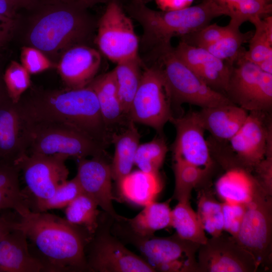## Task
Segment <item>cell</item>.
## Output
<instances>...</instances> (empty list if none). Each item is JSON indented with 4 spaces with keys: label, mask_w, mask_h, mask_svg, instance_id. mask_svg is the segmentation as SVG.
I'll return each mask as SVG.
<instances>
[{
    "label": "cell",
    "mask_w": 272,
    "mask_h": 272,
    "mask_svg": "<svg viewBox=\"0 0 272 272\" xmlns=\"http://www.w3.org/2000/svg\"><path fill=\"white\" fill-rule=\"evenodd\" d=\"M248 112L233 104L201 108L197 113L212 139L219 143L229 141L246 120Z\"/></svg>",
    "instance_id": "cell-22"
},
{
    "label": "cell",
    "mask_w": 272,
    "mask_h": 272,
    "mask_svg": "<svg viewBox=\"0 0 272 272\" xmlns=\"http://www.w3.org/2000/svg\"><path fill=\"white\" fill-rule=\"evenodd\" d=\"M250 22L255 31L248 41V50L244 49L242 56L263 72L272 74V17L256 18Z\"/></svg>",
    "instance_id": "cell-27"
},
{
    "label": "cell",
    "mask_w": 272,
    "mask_h": 272,
    "mask_svg": "<svg viewBox=\"0 0 272 272\" xmlns=\"http://www.w3.org/2000/svg\"><path fill=\"white\" fill-rule=\"evenodd\" d=\"M172 104L162 70L154 61L142 72L128 113L129 120L149 126L161 134L166 123L173 118Z\"/></svg>",
    "instance_id": "cell-7"
},
{
    "label": "cell",
    "mask_w": 272,
    "mask_h": 272,
    "mask_svg": "<svg viewBox=\"0 0 272 272\" xmlns=\"http://www.w3.org/2000/svg\"><path fill=\"white\" fill-rule=\"evenodd\" d=\"M149 1V0H132L131 2L135 4H146Z\"/></svg>",
    "instance_id": "cell-50"
},
{
    "label": "cell",
    "mask_w": 272,
    "mask_h": 272,
    "mask_svg": "<svg viewBox=\"0 0 272 272\" xmlns=\"http://www.w3.org/2000/svg\"><path fill=\"white\" fill-rule=\"evenodd\" d=\"M14 26V19L0 14V46L7 39Z\"/></svg>",
    "instance_id": "cell-44"
},
{
    "label": "cell",
    "mask_w": 272,
    "mask_h": 272,
    "mask_svg": "<svg viewBox=\"0 0 272 272\" xmlns=\"http://www.w3.org/2000/svg\"><path fill=\"white\" fill-rule=\"evenodd\" d=\"M6 93V90H3V88L2 86V83H1V81L0 80V98L3 96L4 94H5Z\"/></svg>",
    "instance_id": "cell-51"
},
{
    "label": "cell",
    "mask_w": 272,
    "mask_h": 272,
    "mask_svg": "<svg viewBox=\"0 0 272 272\" xmlns=\"http://www.w3.org/2000/svg\"><path fill=\"white\" fill-rule=\"evenodd\" d=\"M101 63L99 51L88 46L79 45L64 53L57 70L69 88L80 89L87 87L96 77Z\"/></svg>",
    "instance_id": "cell-19"
},
{
    "label": "cell",
    "mask_w": 272,
    "mask_h": 272,
    "mask_svg": "<svg viewBox=\"0 0 272 272\" xmlns=\"http://www.w3.org/2000/svg\"><path fill=\"white\" fill-rule=\"evenodd\" d=\"M228 24L221 26L209 24L202 28L181 37V41L192 46L206 48L218 41L230 29Z\"/></svg>",
    "instance_id": "cell-40"
},
{
    "label": "cell",
    "mask_w": 272,
    "mask_h": 272,
    "mask_svg": "<svg viewBox=\"0 0 272 272\" xmlns=\"http://www.w3.org/2000/svg\"><path fill=\"white\" fill-rule=\"evenodd\" d=\"M155 271H189L198 269L193 254L200 245L180 238L177 234L169 237L154 235L142 237L132 232L125 233Z\"/></svg>",
    "instance_id": "cell-9"
},
{
    "label": "cell",
    "mask_w": 272,
    "mask_h": 272,
    "mask_svg": "<svg viewBox=\"0 0 272 272\" xmlns=\"http://www.w3.org/2000/svg\"><path fill=\"white\" fill-rule=\"evenodd\" d=\"M262 189L246 205L241 224L235 240L250 253L258 263L270 255L271 213L270 200Z\"/></svg>",
    "instance_id": "cell-14"
},
{
    "label": "cell",
    "mask_w": 272,
    "mask_h": 272,
    "mask_svg": "<svg viewBox=\"0 0 272 272\" xmlns=\"http://www.w3.org/2000/svg\"><path fill=\"white\" fill-rule=\"evenodd\" d=\"M268 3H271V0H264Z\"/></svg>",
    "instance_id": "cell-52"
},
{
    "label": "cell",
    "mask_w": 272,
    "mask_h": 272,
    "mask_svg": "<svg viewBox=\"0 0 272 272\" xmlns=\"http://www.w3.org/2000/svg\"><path fill=\"white\" fill-rule=\"evenodd\" d=\"M134 123L130 120L126 129L111 134V143L114 145V153L110 168L112 179L116 182L129 173L134 165L141 135Z\"/></svg>",
    "instance_id": "cell-25"
},
{
    "label": "cell",
    "mask_w": 272,
    "mask_h": 272,
    "mask_svg": "<svg viewBox=\"0 0 272 272\" xmlns=\"http://www.w3.org/2000/svg\"><path fill=\"white\" fill-rule=\"evenodd\" d=\"M26 125L17 104L0 98V159L12 162L25 150Z\"/></svg>",
    "instance_id": "cell-20"
},
{
    "label": "cell",
    "mask_w": 272,
    "mask_h": 272,
    "mask_svg": "<svg viewBox=\"0 0 272 272\" xmlns=\"http://www.w3.org/2000/svg\"><path fill=\"white\" fill-rule=\"evenodd\" d=\"M173 50L208 86L225 95L233 65L216 57L203 48L192 46L181 41L173 47Z\"/></svg>",
    "instance_id": "cell-18"
},
{
    "label": "cell",
    "mask_w": 272,
    "mask_h": 272,
    "mask_svg": "<svg viewBox=\"0 0 272 272\" xmlns=\"http://www.w3.org/2000/svg\"><path fill=\"white\" fill-rule=\"evenodd\" d=\"M155 1L161 11H168L189 7L193 0H155Z\"/></svg>",
    "instance_id": "cell-43"
},
{
    "label": "cell",
    "mask_w": 272,
    "mask_h": 272,
    "mask_svg": "<svg viewBox=\"0 0 272 272\" xmlns=\"http://www.w3.org/2000/svg\"><path fill=\"white\" fill-rule=\"evenodd\" d=\"M178 201L171 213V226L176 234L182 239L200 245L205 244L208 239L189 200Z\"/></svg>",
    "instance_id": "cell-31"
},
{
    "label": "cell",
    "mask_w": 272,
    "mask_h": 272,
    "mask_svg": "<svg viewBox=\"0 0 272 272\" xmlns=\"http://www.w3.org/2000/svg\"><path fill=\"white\" fill-rule=\"evenodd\" d=\"M153 57L162 70L172 103H187L201 108L232 103L224 94L212 89L193 73L176 56L171 45Z\"/></svg>",
    "instance_id": "cell-5"
},
{
    "label": "cell",
    "mask_w": 272,
    "mask_h": 272,
    "mask_svg": "<svg viewBox=\"0 0 272 272\" xmlns=\"http://www.w3.org/2000/svg\"><path fill=\"white\" fill-rule=\"evenodd\" d=\"M83 191L75 176L61 183L50 197L35 202V210L38 212H47L51 210L66 208Z\"/></svg>",
    "instance_id": "cell-39"
},
{
    "label": "cell",
    "mask_w": 272,
    "mask_h": 272,
    "mask_svg": "<svg viewBox=\"0 0 272 272\" xmlns=\"http://www.w3.org/2000/svg\"><path fill=\"white\" fill-rule=\"evenodd\" d=\"M50 1H54V3H64V4H77L80 0H49Z\"/></svg>",
    "instance_id": "cell-49"
},
{
    "label": "cell",
    "mask_w": 272,
    "mask_h": 272,
    "mask_svg": "<svg viewBox=\"0 0 272 272\" xmlns=\"http://www.w3.org/2000/svg\"><path fill=\"white\" fill-rule=\"evenodd\" d=\"M176 129V138L172 149L174 159H181L195 166L211 170L214 160L206 131L197 112L173 117L170 120Z\"/></svg>",
    "instance_id": "cell-16"
},
{
    "label": "cell",
    "mask_w": 272,
    "mask_h": 272,
    "mask_svg": "<svg viewBox=\"0 0 272 272\" xmlns=\"http://www.w3.org/2000/svg\"><path fill=\"white\" fill-rule=\"evenodd\" d=\"M168 149L163 137L140 144L137 149L134 164L139 170L146 172L158 173L163 164Z\"/></svg>",
    "instance_id": "cell-37"
},
{
    "label": "cell",
    "mask_w": 272,
    "mask_h": 272,
    "mask_svg": "<svg viewBox=\"0 0 272 272\" xmlns=\"http://www.w3.org/2000/svg\"><path fill=\"white\" fill-rule=\"evenodd\" d=\"M25 122V152L27 154L78 160L106 155L105 148L70 126L54 122Z\"/></svg>",
    "instance_id": "cell-4"
},
{
    "label": "cell",
    "mask_w": 272,
    "mask_h": 272,
    "mask_svg": "<svg viewBox=\"0 0 272 272\" xmlns=\"http://www.w3.org/2000/svg\"><path fill=\"white\" fill-rule=\"evenodd\" d=\"M264 187L244 167L231 166L216 183V191L224 202L247 205Z\"/></svg>",
    "instance_id": "cell-23"
},
{
    "label": "cell",
    "mask_w": 272,
    "mask_h": 272,
    "mask_svg": "<svg viewBox=\"0 0 272 272\" xmlns=\"http://www.w3.org/2000/svg\"><path fill=\"white\" fill-rule=\"evenodd\" d=\"M143 62L139 55L116 63L112 70L118 96L126 115L141 83Z\"/></svg>",
    "instance_id": "cell-30"
},
{
    "label": "cell",
    "mask_w": 272,
    "mask_h": 272,
    "mask_svg": "<svg viewBox=\"0 0 272 272\" xmlns=\"http://www.w3.org/2000/svg\"><path fill=\"white\" fill-rule=\"evenodd\" d=\"M17 222H13L0 217V240L8 233L16 228Z\"/></svg>",
    "instance_id": "cell-46"
},
{
    "label": "cell",
    "mask_w": 272,
    "mask_h": 272,
    "mask_svg": "<svg viewBox=\"0 0 272 272\" xmlns=\"http://www.w3.org/2000/svg\"><path fill=\"white\" fill-rule=\"evenodd\" d=\"M113 1L118 0H80L77 4L80 7L87 9L94 5L100 3H109Z\"/></svg>",
    "instance_id": "cell-48"
},
{
    "label": "cell",
    "mask_w": 272,
    "mask_h": 272,
    "mask_svg": "<svg viewBox=\"0 0 272 272\" xmlns=\"http://www.w3.org/2000/svg\"><path fill=\"white\" fill-rule=\"evenodd\" d=\"M20 172L14 162L0 159V211L12 209L21 217L31 209L29 196L20 188Z\"/></svg>",
    "instance_id": "cell-26"
},
{
    "label": "cell",
    "mask_w": 272,
    "mask_h": 272,
    "mask_svg": "<svg viewBox=\"0 0 272 272\" xmlns=\"http://www.w3.org/2000/svg\"><path fill=\"white\" fill-rule=\"evenodd\" d=\"M27 122H54L70 126L104 148L111 143L96 95L87 86L46 93L17 103Z\"/></svg>",
    "instance_id": "cell-1"
},
{
    "label": "cell",
    "mask_w": 272,
    "mask_h": 272,
    "mask_svg": "<svg viewBox=\"0 0 272 272\" xmlns=\"http://www.w3.org/2000/svg\"><path fill=\"white\" fill-rule=\"evenodd\" d=\"M119 192L126 201L144 207L155 201L163 188L159 173L131 171L117 182Z\"/></svg>",
    "instance_id": "cell-24"
},
{
    "label": "cell",
    "mask_w": 272,
    "mask_h": 272,
    "mask_svg": "<svg viewBox=\"0 0 272 272\" xmlns=\"http://www.w3.org/2000/svg\"><path fill=\"white\" fill-rule=\"evenodd\" d=\"M201 225L205 231L212 237H217L224 231L222 204L218 202L209 193L199 194L196 212Z\"/></svg>",
    "instance_id": "cell-36"
},
{
    "label": "cell",
    "mask_w": 272,
    "mask_h": 272,
    "mask_svg": "<svg viewBox=\"0 0 272 272\" xmlns=\"http://www.w3.org/2000/svg\"><path fill=\"white\" fill-rule=\"evenodd\" d=\"M175 188L173 197L178 201L189 200L192 189L207 177L210 170L174 159Z\"/></svg>",
    "instance_id": "cell-34"
},
{
    "label": "cell",
    "mask_w": 272,
    "mask_h": 272,
    "mask_svg": "<svg viewBox=\"0 0 272 272\" xmlns=\"http://www.w3.org/2000/svg\"><path fill=\"white\" fill-rule=\"evenodd\" d=\"M244 49L234 63L236 65L232 68L225 95L232 103L248 112H270L272 74L243 58Z\"/></svg>",
    "instance_id": "cell-8"
},
{
    "label": "cell",
    "mask_w": 272,
    "mask_h": 272,
    "mask_svg": "<svg viewBox=\"0 0 272 272\" xmlns=\"http://www.w3.org/2000/svg\"><path fill=\"white\" fill-rule=\"evenodd\" d=\"M67 159L59 156L22 154L14 164L22 172L27 189L38 201L53 195L57 187L67 180Z\"/></svg>",
    "instance_id": "cell-13"
},
{
    "label": "cell",
    "mask_w": 272,
    "mask_h": 272,
    "mask_svg": "<svg viewBox=\"0 0 272 272\" xmlns=\"http://www.w3.org/2000/svg\"><path fill=\"white\" fill-rule=\"evenodd\" d=\"M98 207L93 198L83 192L64 208L65 219L93 235L99 223Z\"/></svg>",
    "instance_id": "cell-32"
},
{
    "label": "cell",
    "mask_w": 272,
    "mask_h": 272,
    "mask_svg": "<svg viewBox=\"0 0 272 272\" xmlns=\"http://www.w3.org/2000/svg\"><path fill=\"white\" fill-rule=\"evenodd\" d=\"M88 86L96 95L107 127L121 122L126 114L118 96L112 71L95 77Z\"/></svg>",
    "instance_id": "cell-28"
},
{
    "label": "cell",
    "mask_w": 272,
    "mask_h": 272,
    "mask_svg": "<svg viewBox=\"0 0 272 272\" xmlns=\"http://www.w3.org/2000/svg\"><path fill=\"white\" fill-rule=\"evenodd\" d=\"M133 26L118 1L108 3L95 40L100 52L116 63L138 55L139 41Z\"/></svg>",
    "instance_id": "cell-10"
},
{
    "label": "cell",
    "mask_w": 272,
    "mask_h": 272,
    "mask_svg": "<svg viewBox=\"0 0 272 272\" xmlns=\"http://www.w3.org/2000/svg\"><path fill=\"white\" fill-rule=\"evenodd\" d=\"M237 165L250 170L267 156L272 155V124L270 112H249L243 124L227 142Z\"/></svg>",
    "instance_id": "cell-12"
},
{
    "label": "cell",
    "mask_w": 272,
    "mask_h": 272,
    "mask_svg": "<svg viewBox=\"0 0 272 272\" xmlns=\"http://www.w3.org/2000/svg\"><path fill=\"white\" fill-rule=\"evenodd\" d=\"M78 160L76 177L83 191L93 198L116 222L125 221L126 218L118 215L113 206L110 164L105 157L97 156Z\"/></svg>",
    "instance_id": "cell-17"
},
{
    "label": "cell",
    "mask_w": 272,
    "mask_h": 272,
    "mask_svg": "<svg viewBox=\"0 0 272 272\" xmlns=\"http://www.w3.org/2000/svg\"><path fill=\"white\" fill-rule=\"evenodd\" d=\"M169 201H154L144 207L143 210L132 219H127L131 232L142 237L154 235L158 230L171 226Z\"/></svg>",
    "instance_id": "cell-29"
},
{
    "label": "cell",
    "mask_w": 272,
    "mask_h": 272,
    "mask_svg": "<svg viewBox=\"0 0 272 272\" xmlns=\"http://www.w3.org/2000/svg\"><path fill=\"white\" fill-rule=\"evenodd\" d=\"M49 272L88 271L85 249L91 238L84 228L47 212L30 210L17 222Z\"/></svg>",
    "instance_id": "cell-2"
},
{
    "label": "cell",
    "mask_w": 272,
    "mask_h": 272,
    "mask_svg": "<svg viewBox=\"0 0 272 272\" xmlns=\"http://www.w3.org/2000/svg\"><path fill=\"white\" fill-rule=\"evenodd\" d=\"M226 9L229 13L231 26L239 28L246 21L271 14V3L264 0H211Z\"/></svg>",
    "instance_id": "cell-33"
},
{
    "label": "cell",
    "mask_w": 272,
    "mask_h": 272,
    "mask_svg": "<svg viewBox=\"0 0 272 272\" xmlns=\"http://www.w3.org/2000/svg\"><path fill=\"white\" fill-rule=\"evenodd\" d=\"M3 79L8 96L15 104L20 101L31 85L29 73L21 63L14 60L6 68Z\"/></svg>",
    "instance_id": "cell-38"
},
{
    "label": "cell",
    "mask_w": 272,
    "mask_h": 272,
    "mask_svg": "<svg viewBox=\"0 0 272 272\" xmlns=\"http://www.w3.org/2000/svg\"><path fill=\"white\" fill-rule=\"evenodd\" d=\"M222 211L224 231L235 238L239 230L245 214L246 205L223 202Z\"/></svg>",
    "instance_id": "cell-42"
},
{
    "label": "cell",
    "mask_w": 272,
    "mask_h": 272,
    "mask_svg": "<svg viewBox=\"0 0 272 272\" xmlns=\"http://www.w3.org/2000/svg\"><path fill=\"white\" fill-rule=\"evenodd\" d=\"M21 64L30 74L44 72L52 66L49 59L36 48L23 47L20 54Z\"/></svg>",
    "instance_id": "cell-41"
},
{
    "label": "cell",
    "mask_w": 272,
    "mask_h": 272,
    "mask_svg": "<svg viewBox=\"0 0 272 272\" xmlns=\"http://www.w3.org/2000/svg\"><path fill=\"white\" fill-rule=\"evenodd\" d=\"M126 9L130 17L141 25V45L151 54L171 45L173 37H181L210 24L216 17L229 15L226 9L211 0L168 11L154 10L146 4L132 2Z\"/></svg>",
    "instance_id": "cell-3"
},
{
    "label": "cell",
    "mask_w": 272,
    "mask_h": 272,
    "mask_svg": "<svg viewBox=\"0 0 272 272\" xmlns=\"http://www.w3.org/2000/svg\"><path fill=\"white\" fill-rule=\"evenodd\" d=\"M85 9L77 4L64 3L45 8L30 33L31 43L41 51L50 52L84 38L89 29Z\"/></svg>",
    "instance_id": "cell-6"
},
{
    "label": "cell",
    "mask_w": 272,
    "mask_h": 272,
    "mask_svg": "<svg viewBox=\"0 0 272 272\" xmlns=\"http://www.w3.org/2000/svg\"><path fill=\"white\" fill-rule=\"evenodd\" d=\"M43 271H47L46 266L31 254L21 230L16 228L0 240V272Z\"/></svg>",
    "instance_id": "cell-21"
},
{
    "label": "cell",
    "mask_w": 272,
    "mask_h": 272,
    "mask_svg": "<svg viewBox=\"0 0 272 272\" xmlns=\"http://www.w3.org/2000/svg\"><path fill=\"white\" fill-rule=\"evenodd\" d=\"M88 271L154 272L143 258L127 249L110 233V226L99 225L86 245Z\"/></svg>",
    "instance_id": "cell-11"
},
{
    "label": "cell",
    "mask_w": 272,
    "mask_h": 272,
    "mask_svg": "<svg viewBox=\"0 0 272 272\" xmlns=\"http://www.w3.org/2000/svg\"><path fill=\"white\" fill-rule=\"evenodd\" d=\"M230 26L231 28L226 35L205 49L232 66L244 49L242 45L248 42L253 33L252 31L242 33L239 28Z\"/></svg>",
    "instance_id": "cell-35"
},
{
    "label": "cell",
    "mask_w": 272,
    "mask_h": 272,
    "mask_svg": "<svg viewBox=\"0 0 272 272\" xmlns=\"http://www.w3.org/2000/svg\"><path fill=\"white\" fill-rule=\"evenodd\" d=\"M11 1L16 9L21 7L32 8L37 4V0H11Z\"/></svg>",
    "instance_id": "cell-47"
},
{
    "label": "cell",
    "mask_w": 272,
    "mask_h": 272,
    "mask_svg": "<svg viewBox=\"0 0 272 272\" xmlns=\"http://www.w3.org/2000/svg\"><path fill=\"white\" fill-rule=\"evenodd\" d=\"M16 10L11 0H0L1 15L14 19Z\"/></svg>",
    "instance_id": "cell-45"
},
{
    "label": "cell",
    "mask_w": 272,
    "mask_h": 272,
    "mask_svg": "<svg viewBox=\"0 0 272 272\" xmlns=\"http://www.w3.org/2000/svg\"><path fill=\"white\" fill-rule=\"evenodd\" d=\"M199 248L197 267L202 271H254L259 265L255 257L232 237H212Z\"/></svg>",
    "instance_id": "cell-15"
}]
</instances>
